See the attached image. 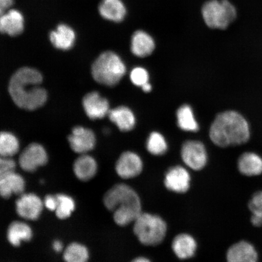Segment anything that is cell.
Wrapping results in <instances>:
<instances>
[{
  "label": "cell",
  "instance_id": "d6986e66",
  "mask_svg": "<svg viewBox=\"0 0 262 262\" xmlns=\"http://www.w3.org/2000/svg\"><path fill=\"white\" fill-rule=\"evenodd\" d=\"M52 45L62 51H68L73 47L76 35L74 29L66 24L59 25L49 35Z\"/></svg>",
  "mask_w": 262,
  "mask_h": 262
},
{
  "label": "cell",
  "instance_id": "ba28073f",
  "mask_svg": "<svg viewBox=\"0 0 262 262\" xmlns=\"http://www.w3.org/2000/svg\"><path fill=\"white\" fill-rule=\"evenodd\" d=\"M181 156L183 162L195 171L204 168L207 163L208 155L205 147L198 141H188L183 144Z\"/></svg>",
  "mask_w": 262,
  "mask_h": 262
},
{
  "label": "cell",
  "instance_id": "9a60e30c",
  "mask_svg": "<svg viewBox=\"0 0 262 262\" xmlns=\"http://www.w3.org/2000/svg\"><path fill=\"white\" fill-rule=\"evenodd\" d=\"M25 29V18L16 9H9L0 15V32L12 37L20 35Z\"/></svg>",
  "mask_w": 262,
  "mask_h": 262
},
{
  "label": "cell",
  "instance_id": "277c9868",
  "mask_svg": "<svg viewBox=\"0 0 262 262\" xmlns=\"http://www.w3.org/2000/svg\"><path fill=\"white\" fill-rule=\"evenodd\" d=\"M91 73L97 83L114 86L125 75L126 67L119 55L112 51H106L95 60Z\"/></svg>",
  "mask_w": 262,
  "mask_h": 262
},
{
  "label": "cell",
  "instance_id": "4dcf8cb0",
  "mask_svg": "<svg viewBox=\"0 0 262 262\" xmlns=\"http://www.w3.org/2000/svg\"><path fill=\"white\" fill-rule=\"evenodd\" d=\"M248 208L252 215L262 219V190L258 191L252 195L248 202Z\"/></svg>",
  "mask_w": 262,
  "mask_h": 262
},
{
  "label": "cell",
  "instance_id": "8fae6325",
  "mask_svg": "<svg viewBox=\"0 0 262 262\" xmlns=\"http://www.w3.org/2000/svg\"><path fill=\"white\" fill-rule=\"evenodd\" d=\"M116 170L121 178L129 179L136 178L142 171V160L136 153L130 151L124 152L117 160Z\"/></svg>",
  "mask_w": 262,
  "mask_h": 262
},
{
  "label": "cell",
  "instance_id": "4316f807",
  "mask_svg": "<svg viewBox=\"0 0 262 262\" xmlns=\"http://www.w3.org/2000/svg\"><path fill=\"white\" fill-rule=\"evenodd\" d=\"M63 258L66 262H87L89 260L90 253L84 245L74 242L65 249Z\"/></svg>",
  "mask_w": 262,
  "mask_h": 262
},
{
  "label": "cell",
  "instance_id": "7c38bea8",
  "mask_svg": "<svg viewBox=\"0 0 262 262\" xmlns=\"http://www.w3.org/2000/svg\"><path fill=\"white\" fill-rule=\"evenodd\" d=\"M83 106L85 113L91 120L101 119L110 112V104L106 98L98 92H91L83 97Z\"/></svg>",
  "mask_w": 262,
  "mask_h": 262
},
{
  "label": "cell",
  "instance_id": "6da1fadb",
  "mask_svg": "<svg viewBox=\"0 0 262 262\" xmlns=\"http://www.w3.org/2000/svg\"><path fill=\"white\" fill-rule=\"evenodd\" d=\"M42 81V75L35 69L25 67L16 71L9 85L10 96L16 105L30 111L43 106L48 94L40 86Z\"/></svg>",
  "mask_w": 262,
  "mask_h": 262
},
{
  "label": "cell",
  "instance_id": "836d02e7",
  "mask_svg": "<svg viewBox=\"0 0 262 262\" xmlns=\"http://www.w3.org/2000/svg\"><path fill=\"white\" fill-rule=\"evenodd\" d=\"M14 4V0H0V15L11 9Z\"/></svg>",
  "mask_w": 262,
  "mask_h": 262
},
{
  "label": "cell",
  "instance_id": "ffe728a7",
  "mask_svg": "<svg viewBox=\"0 0 262 262\" xmlns=\"http://www.w3.org/2000/svg\"><path fill=\"white\" fill-rule=\"evenodd\" d=\"M97 169L96 160L86 154L78 157L73 165L75 176L83 182H88L94 178L96 175Z\"/></svg>",
  "mask_w": 262,
  "mask_h": 262
},
{
  "label": "cell",
  "instance_id": "30bf717a",
  "mask_svg": "<svg viewBox=\"0 0 262 262\" xmlns=\"http://www.w3.org/2000/svg\"><path fill=\"white\" fill-rule=\"evenodd\" d=\"M71 149L80 155L91 151L96 146V136L93 130L82 126L74 127L68 137Z\"/></svg>",
  "mask_w": 262,
  "mask_h": 262
},
{
  "label": "cell",
  "instance_id": "83f0119b",
  "mask_svg": "<svg viewBox=\"0 0 262 262\" xmlns=\"http://www.w3.org/2000/svg\"><path fill=\"white\" fill-rule=\"evenodd\" d=\"M57 206L55 211L57 217L61 220L68 219L75 209L74 200L71 196L65 194L56 195Z\"/></svg>",
  "mask_w": 262,
  "mask_h": 262
},
{
  "label": "cell",
  "instance_id": "e575fe53",
  "mask_svg": "<svg viewBox=\"0 0 262 262\" xmlns=\"http://www.w3.org/2000/svg\"><path fill=\"white\" fill-rule=\"evenodd\" d=\"M52 248H53L54 250L57 252V253H60V252L63 250V243H62L60 241H55L53 242V244H52Z\"/></svg>",
  "mask_w": 262,
  "mask_h": 262
},
{
  "label": "cell",
  "instance_id": "d4e9b609",
  "mask_svg": "<svg viewBox=\"0 0 262 262\" xmlns=\"http://www.w3.org/2000/svg\"><path fill=\"white\" fill-rule=\"evenodd\" d=\"M178 124L180 129L188 132H196L199 124L195 119L191 106L184 104L177 112Z\"/></svg>",
  "mask_w": 262,
  "mask_h": 262
},
{
  "label": "cell",
  "instance_id": "f546056e",
  "mask_svg": "<svg viewBox=\"0 0 262 262\" xmlns=\"http://www.w3.org/2000/svg\"><path fill=\"white\" fill-rule=\"evenodd\" d=\"M131 81L137 86H143L148 83L149 74L147 71L143 68H136L131 71L130 74Z\"/></svg>",
  "mask_w": 262,
  "mask_h": 262
},
{
  "label": "cell",
  "instance_id": "3957f363",
  "mask_svg": "<svg viewBox=\"0 0 262 262\" xmlns=\"http://www.w3.org/2000/svg\"><path fill=\"white\" fill-rule=\"evenodd\" d=\"M104 205L113 212L114 221L120 227L136 221L142 213L140 199L135 190L124 183H119L108 190L103 196Z\"/></svg>",
  "mask_w": 262,
  "mask_h": 262
},
{
  "label": "cell",
  "instance_id": "e0dca14e",
  "mask_svg": "<svg viewBox=\"0 0 262 262\" xmlns=\"http://www.w3.org/2000/svg\"><path fill=\"white\" fill-rule=\"evenodd\" d=\"M98 12L106 20L121 23L127 15V8L122 0H101Z\"/></svg>",
  "mask_w": 262,
  "mask_h": 262
},
{
  "label": "cell",
  "instance_id": "ac0fdd59",
  "mask_svg": "<svg viewBox=\"0 0 262 262\" xmlns=\"http://www.w3.org/2000/svg\"><path fill=\"white\" fill-rule=\"evenodd\" d=\"M155 48V41L148 33L142 30L134 33L131 38L130 50L136 56L141 58L149 56Z\"/></svg>",
  "mask_w": 262,
  "mask_h": 262
},
{
  "label": "cell",
  "instance_id": "d6a6232c",
  "mask_svg": "<svg viewBox=\"0 0 262 262\" xmlns=\"http://www.w3.org/2000/svg\"><path fill=\"white\" fill-rule=\"evenodd\" d=\"M43 204L45 208L49 211H55L57 206V199L56 195H48L45 196L43 201Z\"/></svg>",
  "mask_w": 262,
  "mask_h": 262
},
{
  "label": "cell",
  "instance_id": "d590c367",
  "mask_svg": "<svg viewBox=\"0 0 262 262\" xmlns=\"http://www.w3.org/2000/svg\"><path fill=\"white\" fill-rule=\"evenodd\" d=\"M142 89L145 92V93H149L150 91L152 90V86L151 85H150L148 83H146L145 84H144L142 86Z\"/></svg>",
  "mask_w": 262,
  "mask_h": 262
},
{
  "label": "cell",
  "instance_id": "484cf974",
  "mask_svg": "<svg viewBox=\"0 0 262 262\" xmlns=\"http://www.w3.org/2000/svg\"><path fill=\"white\" fill-rule=\"evenodd\" d=\"M19 141L14 134L0 132V156L11 158L19 151Z\"/></svg>",
  "mask_w": 262,
  "mask_h": 262
},
{
  "label": "cell",
  "instance_id": "7402d4cb",
  "mask_svg": "<svg viewBox=\"0 0 262 262\" xmlns=\"http://www.w3.org/2000/svg\"><path fill=\"white\" fill-rule=\"evenodd\" d=\"M196 247L195 239L188 234H179L172 241V250L180 259H188L194 256Z\"/></svg>",
  "mask_w": 262,
  "mask_h": 262
},
{
  "label": "cell",
  "instance_id": "1f68e13d",
  "mask_svg": "<svg viewBox=\"0 0 262 262\" xmlns=\"http://www.w3.org/2000/svg\"><path fill=\"white\" fill-rule=\"evenodd\" d=\"M16 163L9 157L0 156V178L5 173L15 171Z\"/></svg>",
  "mask_w": 262,
  "mask_h": 262
},
{
  "label": "cell",
  "instance_id": "44dd1931",
  "mask_svg": "<svg viewBox=\"0 0 262 262\" xmlns=\"http://www.w3.org/2000/svg\"><path fill=\"white\" fill-rule=\"evenodd\" d=\"M237 168L241 174L245 176H260L262 173V158L253 152H245L239 157Z\"/></svg>",
  "mask_w": 262,
  "mask_h": 262
},
{
  "label": "cell",
  "instance_id": "52a82bcc",
  "mask_svg": "<svg viewBox=\"0 0 262 262\" xmlns=\"http://www.w3.org/2000/svg\"><path fill=\"white\" fill-rule=\"evenodd\" d=\"M48 161V156L45 147L40 144L33 143L23 150L19 157V165L25 171L33 172Z\"/></svg>",
  "mask_w": 262,
  "mask_h": 262
},
{
  "label": "cell",
  "instance_id": "5b68a950",
  "mask_svg": "<svg viewBox=\"0 0 262 262\" xmlns=\"http://www.w3.org/2000/svg\"><path fill=\"white\" fill-rule=\"evenodd\" d=\"M134 224V234L144 245L157 246L165 238L167 225L159 215L142 212Z\"/></svg>",
  "mask_w": 262,
  "mask_h": 262
},
{
  "label": "cell",
  "instance_id": "5bb4252c",
  "mask_svg": "<svg viewBox=\"0 0 262 262\" xmlns=\"http://www.w3.org/2000/svg\"><path fill=\"white\" fill-rule=\"evenodd\" d=\"M226 257L227 262H258V255L253 244L241 241L229 248Z\"/></svg>",
  "mask_w": 262,
  "mask_h": 262
},
{
  "label": "cell",
  "instance_id": "2e32d148",
  "mask_svg": "<svg viewBox=\"0 0 262 262\" xmlns=\"http://www.w3.org/2000/svg\"><path fill=\"white\" fill-rule=\"evenodd\" d=\"M26 188L25 180L19 173L12 171L0 178V196L7 199L13 195L24 194Z\"/></svg>",
  "mask_w": 262,
  "mask_h": 262
},
{
  "label": "cell",
  "instance_id": "8992f818",
  "mask_svg": "<svg viewBox=\"0 0 262 262\" xmlns=\"http://www.w3.org/2000/svg\"><path fill=\"white\" fill-rule=\"evenodd\" d=\"M202 15L208 27L224 30L237 18V11L228 0H209L202 8Z\"/></svg>",
  "mask_w": 262,
  "mask_h": 262
},
{
  "label": "cell",
  "instance_id": "8d00e7d4",
  "mask_svg": "<svg viewBox=\"0 0 262 262\" xmlns=\"http://www.w3.org/2000/svg\"><path fill=\"white\" fill-rule=\"evenodd\" d=\"M131 262H151L150 261L148 258L143 257H139L138 258H135Z\"/></svg>",
  "mask_w": 262,
  "mask_h": 262
},
{
  "label": "cell",
  "instance_id": "7a4b0ae2",
  "mask_svg": "<svg viewBox=\"0 0 262 262\" xmlns=\"http://www.w3.org/2000/svg\"><path fill=\"white\" fill-rule=\"evenodd\" d=\"M250 135L247 120L234 111L219 114L209 130L212 142L221 147L243 145L250 140Z\"/></svg>",
  "mask_w": 262,
  "mask_h": 262
},
{
  "label": "cell",
  "instance_id": "f1b7e54d",
  "mask_svg": "<svg viewBox=\"0 0 262 262\" xmlns=\"http://www.w3.org/2000/svg\"><path fill=\"white\" fill-rule=\"evenodd\" d=\"M149 152L154 156H162L168 149V145L161 134L153 132L150 134L146 143Z\"/></svg>",
  "mask_w": 262,
  "mask_h": 262
},
{
  "label": "cell",
  "instance_id": "603a6c76",
  "mask_svg": "<svg viewBox=\"0 0 262 262\" xmlns=\"http://www.w3.org/2000/svg\"><path fill=\"white\" fill-rule=\"evenodd\" d=\"M32 237V229L26 223L21 221L13 222L8 227L7 238L13 247H19L23 242L30 241Z\"/></svg>",
  "mask_w": 262,
  "mask_h": 262
},
{
  "label": "cell",
  "instance_id": "9c48e42d",
  "mask_svg": "<svg viewBox=\"0 0 262 262\" xmlns=\"http://www.w3.org/2000/svg\"><path fill=\"white\" fill-rule=\"evenodd\" d=\"M43 201L34 193H24L16 201V211L19 217L28 221H36L43 209Z\"/></svg>",
  "mask_w": 262,
  "mask_h": 262
},
{
  "label": "cell",
  "instance_id": "cb8c5ba5",
  "mask_svg": "<svg viewBox=\"0 0 262 262\" xmlns=\"http://www.w3.org/2000/svg\"><path fill=\"white\" fill-rule=\"evenodd\" d=\"M108 116L111 122L116 124L123 132L132 130L136 125L135 116L132 111L126 106H119L110 110Z\"/></svg>",
  "mask_w": 262,
  "mask_h": 262
},
{
  "label": "cell",
  "instance_id": "4fadbf2b",
  "mask_svg": "<svg viewBox=\"0 0 262 262\" xmlns=\"http://www.w3.org/2000/svg\"><path fill=\"white\" fill-rule=\"evenodd\" d=\"M191 176L185 168L177 166L170 168L166 172L165 185L169 191L176 193H185L190 188Z\"/></svg>",
  "mask_w": 262,
  "mask_h": 262
}]
</instances>
